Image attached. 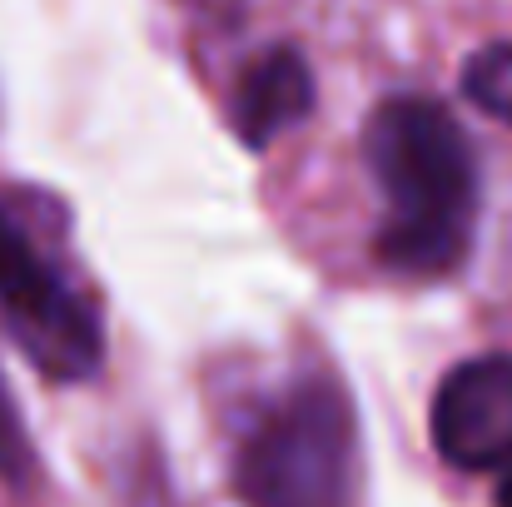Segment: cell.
Masks as SVG:
<instances>
[{"label": "cell", "mask_w": 512, "mask_h": 507, "mask_svg": "<svg viewBox=\"0 0 512 507\" xmlns=\"http://www.w3.org/2000/svg\"><path fill=\"white\" fill-rule=\"evenodd\" d=\"M30 468V448H25V428H20V413L0 383V478L5 483H20Z\"/></svg>", "instance_id": "obj_7"}, {"label": "cell", "mask_w": 512, "mask_h": 507, "mask_svg": "<svg viewBox=\"0 0 512 507\" xmlns=\"http://www.w3.org/2000/svg\"><path fill=\"white\" fill-rule=\"evenodd\" d=\"M314 110V75L294 45H274L254 55L229 95V125L249 150H264L289 125H299Z\"/></svg>", "instance_id": "obj_5"}, {"label": "cell", "mask_w": 512, "mask_h": 507, "mask_svg": "<svg viewBox=\"0 0 512 507\" xmlns=\"http://www.w3.org/2000/svg\"><path fill=\"white\" fill-rule=\"evenodd\" d=\"M438 453L463 473H503L512 468V358L483 353L458 363L428 413Z\"/></svg>", "instance_id": "obj_4"}, {"label": "cell", "mask_w": 512, "mask_h": 507, "mask_svg": "<svg viewBox=\"0 0 512 507\" xmlns=\"http://www.w3.org/2000/svg\"><path fill=\"white\" fill-rule=\"evenodd\" d=\"M493 503H498V507H512V468H503V478H498V493H493Z\"/></svg>", "instance_id": "obj_8"}, {"label": "cell", "mask_w": 512, "mask_h": 507, "mask_svg": "<svg viewBox=\"0 0 512 507\" xmlns=\"http://www.w3.org/2000/svg\"><path fill=\"white\" fill-rule=\"evenodd\" d=\"M463 95L488 120L512 125V40L483 45L478 55H468V65H463Z\"/></svg>", "instance_id": "obj_6"}, {"label": "cell", "mask_w": 512, "mask_h": 507, "mask_svg": "<svg viewBox=\"0 0 512 507\" xmlns=\"http://www.w3.org/2000/svg\"><path fill=\"white\" fill-rule=\"evenodd\" d=\"M363 160L388 204L378 259L418 279L458 269L478 219V160L463 125L428 95H393L363 125Z\"/></svg>", "instance_id": "obj_1"}, {"label": "cell", "mask_w": 512, "mask_h": 507, "mask_svg": "<svg viewBox=\"0 0 512 507\" xmlns=\"http://www.w3.org/2000/svg\"><path fill=\"white\" fill-rule=\"evenodd\" d=\"M0 309L25 358L50 378H90L100 368V324L85 299L55 274L35 239L0 209Z\"/></svg>", "instance_id": "obj_3"}, {"label": "cell", "mask_w": 512, "mask_h": 507, "mask_svg": "<svg viewBox=\"0 0 512 507\" xmlns=\"http://www.w3.org/2000/svg\"><path fill=\"white\" fill-rule=\"evenodd\" d=\"M353 473V408L324 373L294 378L264 408L234 458V488L249 507H348Z\"/></svg>", "instance_id": "obj_2"}]
</instances>
